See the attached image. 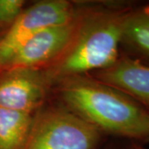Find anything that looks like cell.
Listing matches in <instances>:
<instances>
[{
    "label": "cell",
    "instance_id": "obj_1",
    "mask_svg": "<svg viewBox=\"0 0 149 149\" xmlns=\"http://www.w3.org/2000/svg\"><path fill=\"white\" fill-rule=\"evenodd\" d=\"M58 84L67 108L100 131L149 140V113L128 95L85 74L66 78Z\"/></svg>",
    "mask_w": 149,
    "mask_h": 149
},
{
    "label": "cell",
    "instance_id": "obj_2",
    "mask_svg": "<svg viewBox=\"0 0 149 149\" xmlns=\"http://www.w3.org/2000/svg\"><path fill=\"white\" fill-rule=\"evenodd\" d=\"M133 9L120 4L85 11L69 47L54 63L42 69L49 85L113 64L120 56L124 22Z\"/></svg>",
    "mask_w": 149,
    "mask_h": 149
},
{
    "label": "cell",
    "instance_id": "obj_3",
    "mask_svg": "<svg viewBox=\"0 0 149 149\" xmlns=\"http://www.w3.org/2000/svg\"><path fill=\"white\" fill-rule=\"evenodd\" d=\"M100 131L70 110L51 108L34 117L22 149H95Z\"/></svg>",
    "mask_w": 149,
    "mask_h": 149
},
{
    "label": "cell",
    "instance_id": "obj_4",
    "mask_svg": "<svg viewBox=\"0 0 149 149\" xmlns=\"http://www.w3.org/2000/svg\"><path fill=\"white\" fill-rule=\"evenodd\" d=\"M85 11H80L70 21L46 27L28 39L0 70L43 69L58 60L72 43Z\"/></svg>",
    "mask_w": 149,
    "mask_h": 149
},
{
    "label": "cell",
    "instance_id": "obj_5",
    "mask_svg": "<svg viewBox=\"0 0 149 149\" xmlns=\"http://www.w3.org/2000/svg\"><path fill=\"white\" fill-rule=\"evenodd\" d=\"M78 12L64 0L42 1L23 9L0 41V70L28 39L46 27L71 20Z\"/></svg>",
    "mask_w": 149,
    "mask_h": 149
},
{
    "label": "cell",
    "instance_id": "obj_6",
    "mask_svg": "<svg viewBox=\"0 0 149 149\" xmlns=\"http://www.w3.org/2000/svg\"><path fill=\"white\" fill-rule=\"evenodd\" d=\"M50 85L42 69L0 70V108L32 113L42 104Z\"/></svg>",
    "mask_w": 149,
    "mask_h": 149
},
{
    "label": "cell",
    "instance_id": "obj_7",
    "mask_svg": "<svg viewBox=\"0 0 149 149\" xmlns=\"http://www.w3.org/2000/svg\"><path fill=\"white\" fill-rule=\"evenodd\" d=\"M96 80L128 95L149 113V66L121 55L110 66L97 70Z\"/></svg>",
    "mask_w": 149,
    "mask_h": 149
},
{
    "label": "cell",
    "instance_id": "obj_8",
    "mask_svg": "<svg viewBox=\"0 0 149 149\" xmlns=\"http://www.w3.org/2000/svg\"><path fill=\"white\" fill-rule=\"evenodd\" d=\"M120 47L122 54L149 66V13L142 8H133L126 17Z\"/></svg>",
    "mask_w": 149,
    "mask_h": 149
},
{
    "label": "cell",
    "instance_id": "obj_9",
    "mask_svg": "<svg viewBox=\"0 0 149 149\" xmlns=\"http://www.w3.org/2000/svg\"><path fill=\"white\" fill-rule=\"evenodd\" d=\"M34 121L32 113L0 108V149H22Z\"/></svg>",
    "mask_w": 149,
    "mask_h": 149
},
{
    "label": "cell",
    "instance_id": "obj_10",
    "mask_svg": "<svg viewBox=\"0 0 149 149\" xmlns=\"http://www.w3.org/2000/svg\"><path fill=\"white\" fill-rule=\"evenodd\" d=\"M24 4L22 0H0V41L21 14Z\"/></svg>",
    "mask_w": 149,
    "mask_h": 149
},
{
    "label": "cell",
    "instance_id": "obj_11",
    "mask_svg": "<svg viewBox=\"0 0 149 149\" xmlns=\"http://www.w3.org/2000/svg\"><path fill=\"white\" fill-rule=\"evenodd\" d=\"M143 9L145 12H147V13H149V3L148 4H147V5H145L143 7Z\"/></svg>",
    "mask_w": 149,
    "mask_h": 149
}]
</instances>
